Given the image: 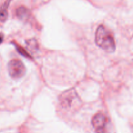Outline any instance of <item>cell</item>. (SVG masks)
I'll return each mask as SVG.
<instances>
[{"mask_svg": "<svg viewBox=\"0 0 133 133\" xmlns=\"http://www.w3.org/2000/svg\"><path fill=\"white\" fill-rule=\"evenodd\" d=\"M3 41V35H0V43Z\"/></svg>", "mask_w": 133, "mask_h": 133, "instance_id": "9c48e42d", "label": "cell"}, {"mask_svg": "<svg viewBox=\"0 0 133 133\" xmlns=\"http://www.w3.org/2000/svg\"><path fill=\"white\" fill-rule=\"evenodd\" d=\"M92 123L96 133H109L110 122L105 113L102 112L96 113L92 117Z\"/></svg>", "mask_w": 133, "mask_h": 133, "instance_id": "3957f363", "label": "cell"}, {"mask_svg": "<svg viewBox=\"0 0 133 133\" xmlns=\"http://www.w3.org/2000/svg\"><path fill=\"white\" fill-rule=\"evenodd\" d=\"M12 0H5L0 7V22H5L8 18V9Z\"/></svg>", "mask_w": 133, "mask_h": 133, "instance_id": "8992f818", "label": "cell"}, {"mask_svg": "<svg viewBox=\"0 0 133 133\" xmlns=\"http://www.w3.org/2000/svg\"><path fill=\"white\" fill-rule=\"evenodd\" d=\"M27 44L28 45V48H29L31 50H36L38 48V44L37 41L36 40H35V39H31V40H28L27 41Z\"/></svg>", "mask_w": 133, "mask_h": 133, "instance_id": "ba28073f", "label": "cell"}, {"mask_svg": "<svg viewBox=\"0 0 133 133\" xmlns=\"http://www.w3.org/2000/svg\"><path fill=\"white\" fill-rule=\"evenodd\" d=\"M16 14L20 20L24 22H27V23L31 22L32 18V14H31V11L25 7L21 6L18 7L16 11Z\"/></svg>", "mask_w": 133, "mask_h": 133, "instance_id": "5b68a950", "label": "cell"}, {"mask_svg": "<svg viewBox=\"0 0 133 133\" xmlns=\"http://www.w3.org/2000/svg\"><path fill=\"white\" fill-rule=\"evenodd\" d=\"M95 42L105 52L112 53L116 49V43L112 33L104 25L97 27L95 33Z\"/></svg>", "mask_w": 133, "mask_h": 133, "instance_id": "6da1fadb", "label": "cell"}, {"mask_svg": "<svg viewBox=\"0 0 133 133\" xmlns=\"http://www.w3.org/2000/svg\"><path fill=\"white\" fill-rule=\"evenodd\" d=\"M15 46H16V48L17 50H18V52H19L21 55H22L23 57H27V58H29V59L32 58V57L31 56V55H30L29 53L28 52H27V51L24 49V48H22V46H20L18 45V44H15Z\"/></svg>", "mask_w": 133, "mask_h": 133, "instance_id": "52a82bcc", "label": "cell"}, {"mask_svg": "<svg viewBox=\"0 0 133 133\" xmlns=\"http://www.w3.org/2000/svg\"><path fill=\"white\" fill-rule=\"evenodd\" d=\"M8 72L13 79H19L24 76L26 72L25 66L22 61L17 59L10 60L8 63Z\"/></svg>", "mask_w": 133, "mask_h": 133, "instance_id": "277c9868", "label": "cell"}, {"mask_svg": "<svg viewBox=\"0 0 133 133\" xmlns=\"http://www.w3.org/2000/svg\"><path fill=\"white\" fill-rule=\"evenodd\" d=\"M61 105L64 109L72 110L76 109L80 104V99L75 90L71 89L66 91L59 98Z\"/></svg>", "mask_w": 133, "mask_h": 133, "instance_id": "7a4b0ae2", "label": "cell"}]
</instances>
